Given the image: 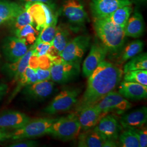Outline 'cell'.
I'll return each mask as SVG.
<instances>
[{
  "label": "cell",
  "instance_id": "2",
  "mask_svg": "<svg viewBox=\"0 0 147 147\" xmlns=\"http://www.w3.org/2000/svg\"><path fill=\"white\" fill-rule=\"evenodd\" d=\"M93 26L97 37L108 53L121 52L126 37L124 28L114 24L109 18L94 19Z\"/></svg>",
  "mask_w": 147,
  "mask_h": 147
},
{
  "label": "cell",
  "instance_id": "15",
  "mask_svg": "<svg viewBox=\"0 0 147 147\" xmlns=\"http://www.w3.org/2000/svg\"><path fill=\"white\" fill-rule=\"evenodd\" d=\"M79 112V122L81 129L84 131L93 129L101 118L106 114L101 112L95 105L85 107Z\"/></svg>",
  "mask_w": 147,
  "mask_h": 147
},
{
  "label": "cell",
  "instance_id": "38",
  "mask_svg": "<svg viewBox=\"0 0 147 147\" xmlns=\"http://www.w3.org/2000/svg\"><path fill=\"white\" fill-rule=\"evenodd\" d=\"M39 66L38 67L42 69H50L53 64L51 59L47 55H42L38 57Z\"/></svg>",
  "mask_w": 147,
  "mask_h": 147
},
{
  "label": "cell",
  "instance_id": "40",
  "mask_svg": "<svg viewBox=\"0 0 147 147\" xmlns=\"http://www.w3.org/2000/svg\"><path fill=\"white\" fill-rule=\"evenodd\" d=\"M39 66V61H38V57L33 55L31 56L29 60V64L28 67H31L32 68L36 69Z\"/></svg>",
  "mask_w": 147,
  "mask_h": 147
},
{
  "label": "cell",
  "instance_id": "6",
  "mask_svg": "<svg viewBox=\"0 0 147 147\" xmlns=\"http://www.w3.org/2000/svg\"><path fill=\"white\" fill-rule=\"evenodd\" d=\"M89 36L80 35L71 39L60 55L67 63H80L90 43Z\"/></svg>",
  "mask_w": 147,
  "mask_h": 147
},
{
  "label": "cell",
  "instance_id": "13",
  "mask_svg": "<svg viewBox=\"0 0 147 147\" xmlns=\"http://www.w3.org/2000/svg\"><path fill=\"white\" fill-rule=\"evenodd\" d=\"M108 53L106 48L100 42H95L91 47L88 55L82 65V75L88 77L101 62L105 60Z\"/></svg>",
  "mask_w": 147,
  "mask_h": 147
},
{
  "label": "cell",
  "instance_id": "19",
  "mask_svg": "<svg viewBox=\"0 0 147 147\" xmlns=\"http://www.w3.org/2000/svg\"><path fill=\"white\" fill-rule=\"evenodd\" d=\"M147 121V108L143 106L122 116L120 123L125 129L142 127Z\"/></svg>",
  "mask_w": 147,
  "mask_h": 147
},
{
  "label": "cell",
  "instance_id": "21",
  "mask_svg": "<svg viewBox=\"0 0 147 147\" xmlns=\"http://www.w3.org/2000/svg\"><path fill=\"white\" fill-rule=\"evenodd\" d=\"M125 36L137 38L142 36L144 31V23L142 14L138 11L130 16L124 27Z\"/></svg>",
  "mask_w": 147,
  "mask_h": 147
},
{
  "label": "cell",
  "instance_id": "34",
  "mask_svg": "<svg viewBox=\"0 0 147 147\" xmlns=\"http://www.w3.org/2000/svg\"><path fill=\"white\" fill-rule=\"evenodd\" d=\"M51 44L50 42H39L33 44L31 46L33 50V55L38 57L47 54V51L51 47Z\"/></svg>",
  "mask_w": 147,
  "mask_h": 147
},
{
  "label": "cell",
  "instance_id": "23",
  "mask_svg": "<svg viewBox=\"0 0 147 147\" xmlns=\"http://www.w3.org/2000/svg\"><path fill=\"white\" fill-rule=\"evenodd\" d=\"M24 8L15 2L0 0V26L6 22L11 21Z\"/></svg>",
  "mask_w": 147,
  "mask_h": 147
},
{
  "label": "cell",
  "instance_id": "9",
  "mask_svg": "<svg viewBox=\"0 0 147 147\" xmlns=\"http://www.w3.org/2000/svg\"><path fill=\"white\" fill-rule=\"evenodd\" d=\"M62 9L64 16L74 26H83L88 21L87 12L80 0H65Z\"/></svg>",
  "mask_w": 147,
  "mask_h": 147
},
{
  "label": "cell",
  "instance_id": "25",
  "mask_svg": "<svg viewBox=\"0 0 147 147\" xmlns=\"http://www.w3.org/2000/svg\"><path fill=\"white\" fill-rule=\"evenodd\" d=\"M37 81L38 79L34 69L28 67L21 77L16 81L18 84L9 96V99L8 101H11L13 100L17 94L24 87L28 85L34 84Z\"/></svg>",
  "mask_w": 147,
  "mask_h": 147
},
{
  "label": "cell",
  "instance_id": "31",
  "mask_svg": "<svg viewBox=\"0 0 147 147\" xmlns=\"http://www.w3.org/2000/svg\"><path fill=\"white\" fill-rule=\"evenodd\" d=\"M126 130L119 135V141L121 147H140L138 138L132 129Z\"/></svg>",
  "mask_w": 147,
  "mask_h": 147
},
{
  "label": "cell",
  "instance_id": "26",
  "mask_svg": "<svg viewBox=\"0 0 147 147\" xmlns=\"http://www.w3.org/2000/svg\"><path fill=\"white\" fill-rule=\"evenodd\" d=\"M70 40V33L68 28L63 24H61L57 26L56 34L51 45L61 54Z\"/></svg>",
  "mask_w": 147,
  "mask_h": 147
},
{
  "label": "cell",
  "instance_id": "14",
  "mask_svg": "<svg viewBox=\"0 0 147 147\" xmlns=\"http://www.w3.org/2000/svg\"><path fill=\"white\" fill-rule=\"evenodd\" d=\"M54 87V82L50 80L37 81L24 87L22 93L31 99L43 100L52 94Z\"/></svg>",
  "mask_w": 147,
  "mask_h": 147
},
{
  "label": "cell",
  "instance_id": "16",
  "mask_svg": "<svg viewBox=\"0 0 147 147\" xmlns=\"http://www.w3.org/2000/svg\"><path fill=\"white\" fill-rule=\"evenodd\" d=\"M31 118L26 114L16 111H9L0 115V128L17 129L24 126Z\"/></svg>",
  "mask_w": 147,
  "mask_h": 147
},
{
  "label": "cell",
  "instance_id": "18",
  "mask_svg": "<svg viewBox=\"0 0 147 147\" xmlns=\"http://www.w3.org/2000/svg\"><path fill=\"white\" fill-rule=\"evenodd\" d=\"M118 92L125 99L142 100L147 98V86L124 81L120 84Z\"/></svg>",
  "mask_w": 147,
  "mask_h": 147
},
{
  "label": "cell",
  "instance_id": "5",
  "mask_svg": "<svg viewBox=\"0 0 147 147\" xmlns=\"http://www.w3.org/2000/svg\"><path fill=\"white\" fill-rule=\"evenodd\" d=\"M24 8L29 13L38 31L50 25L58 16V12H54L55 6L40 2L25 3Z\"/></svg>",
  "mask_w": 147,
  "mask_h": 147
},
{
  "label": "cell",
  "instance_id": "30",
  "mask_svg": "<svg viewBox=\"0 0 147 147\" xmlns=\"http://www.w3.org/2000/svg\"><path fill=\"white\" fill-rule=\"evenodd\" d=\"M38 31L31 24L27 25L15 31L16 37L24 40L27 44H32L35 42Z\"/></svg>",
  "mask_w": 147,
  "mask_h": 147
},
{
  "label": "cell",
  "instance_id": "12",
  "mask_svg": "<svg viewBox=\"0 0 147 147\" xmlns=\"http://www.w3.org/2000/svg\"><path fill=\"white\" fill-rule=\"evenodd\" d=\"M2 50L5 59L9 62H14L26 53L28 48L24 40L16 36H10L4 39Z\"/></svg>",
  "mask_w": 147,
  "mask_h": 147
},
{
  "label": "cell",
  "instance_id": "39",
  "mask_svg": "<svg viewBox=\"0 0 147 147\" xmlns=\"http://www.w3.org/2000/svg\"><path fill=\"white\" fill-rule=\"evenodd\" d=\"M11 132L8 131L7 129L0 128V144L7 140L11 139Z\"/></svg>",
  "mask_w": 147,
  "mask_h": 147
},
{
  "label": "cell",
  "instance_id": "3",
  "mask_svg": "<svg viewBox=\"0 0 147 147\" xmlns=\"http://www.w3.org/2000/svg\"><path fill=\"white\" fill-rule=\"evenodd\" d=\"M81 130L79 118L75 114L57 119L51 126L49 134L64 141L78 136Z\"/></svg>",
  "mask_w": 147,
  "mask_h": 147
},
{
  "label": "cell",
  "instance_id": "1",
  "mask_svg": "<svg viewBox=\"0 0 147 147\" xmlns=\"http://www.w3.org/2000/svg\"><path fill=\"white\" fill-rule=\"evenodd\" d=\"M123 70L113 63L101 62L88 76L87 85L82 98L77 104L80 112L85 107L96 104L119 85Z\"/></svg>",
  "mask_w": 147,
  "mask_h": 147
},
{
  "label": "cell",
  "instance_id": "28",
  "mask_svg": "<svg viewBox=\"0 0 147 147\" xmlns=\"http://www.w3.org/2000/svg\"><path fill=\"white\" fill-rule=\"evenodd\" d=\"M147 53H139L135 57L127 61V62L124 65L123 72L124 73L129 71L136 70H147Z\"/></svg>",
  "mask_w": 147,
  "mask_h": 147
},
{
  "label": "cell",
  "instance_id": "10",
  "mask_svg": "<svg viewBox=\"0 0 147 147\" xmlns=\"http://www.w3.org/2000/svg\"><path fill=\"white\" fill-rule=\"evenodd\" d=\"M131 4L130 0H91L90 8L94 19H105L119 8Z\"/></svg>",
  "mask_w": 147,
  "mask_h": 147
},
{
  "label": "cell",
  "instance_id": "22",
  "mask_svg": "<svg viewBox=\"0 0 147 147\" xmlns=\"http://www.w3.org/2000/svg\"><path fill=\"white\" fill-rule=\"evenodd\" d=\"M78 146L81 147H101L106 138L93 129L79 134Z\"/></svg>",
  "mask_w": 147,
  "mask_h": 147
},
{
  "label": "cell",
  "instance_id": "27",
  "mask_svg": "<svg viewBox=\"0 0 147 147\" xmlns=\"http://www.w3.org/2000/svg\"><path fill=\"white\" fill-rule=\"evenodd\" d=\"M131 5H125L115 11L109 19L116 25L124 28L131 14Z\"/></svg>",
  "mask_w": 147,
  "mask_h": 147
},
{
  "label": "cell",
  "instance_id": "35",
  "mask_svg": "<svg viewBox=\"0 0 147 147\" xmlns=\"http://www.w3.org/2000/svg\"><path fill=\"white\" fill-rule=\"evenodd\" d=\"M135 132L138 140L140 147H146L147 146V127H140L132 129Z\"/></svg>",
  "mask_w": 147,
  "mask_h": 147
},
{
  "label": "cell",
  "instance_id": "41",
  "mask_svg": "<svg viewBox=\"0 0 147 147\" xmlns=\"http://www.w3.org/2000/svg\"><path fill=\"white\" fill-rule=\"evenodd\" d=\"M25 3H33V2H40L47 4L51 6H55L53 0H20Z\"/></svg>",
  "mask_w": 147,
  "mask_h": 147
},
{
  "label": "cell",
  "instance_id": "42",
  "mask_svg": "<svg viewBox=\"0 0 147 147\" xmlns=\"http://www.w3.org/2000/svg\"><path fill=\"white\" fill-rule=\"evenodd\" d=\"M118 146H119V144L116 142V140L111 139H106L102 147H116Z\"/></svg>",
  "mask_w": 147,
  "mask_h": 147
},
{
  "label": "cell",
  "instance_id": "36",
  "mask_svg": "<svg viewBox=\"0 0 147 147\" xmlns=\"http://www.w3.org/2000/svg\"><path fill=\"white\" fill-rule=\"evenodd\" d=\"M37 75L38 81H42L51 80V73L50 69H42L37 68L34 69Z\"/></svg>",
  "mask_w": 147,
  "mask_h": 147
},
{
  "label": "cell",
  "instance_id": "20",
  "mask_svg": "<svg viewBox=\"0 0 147 147\" xmlns=\"http://www.w3.org/2000/svg\"><path fill=\"white\" fill-rule=\"evenodd\" d=\"M32 54L33 50L31 47L26 53L19 60L10 62L4 66V71L14 81H17L28 67L29 60Z\"/></svg>",
  "mask_w": 147,
  "mask_h": 147
},
{
  "label": "cell",
  "instance_id": "37",
  "mask_svg": "<svg viewBox=\"0 0 147 147\" xmlns=\"http://www.w3.org/2000/svg\"><path fill=\"white\" fill-rule=\"evenodd\" d=\"M38 146L37 141L24 139L18 140V142L11 144L9 146L10 147H34Z\"/></svg>",
  "mask_w": 147,
  "mask_h": 147
},
{
  "label": "cell",
  "instance_id": "11",
  "mask_svg": "<svg viewBox=\"0 0 147 147\" xmlns=\"http://www.w3.org/2000/svg\"><path fill=\"white\" fill-rule=\"evenodd\" d=\"M80 70V63L63 62L53 64L50 69L51 80L61 84L68 82L78 76Z\"/></svg>",
  "mask_w": 147,
  "mask_h": 147
},
{
  "label": "cell",
  "instance_id": "32",
  "mask_svg": "<svg viewBox=\"0 0 147 147\" xmlns=\"http://www.w3.org/2000/svg\"><path fill=\"white\" fill-rule=\"evenodd\" d=\"M10 21L11 22L14 31L19 30L28 24L34 25L31 16L25 8Z\"/></svg>",
  "mask_w": 147,
  "mask_h": 147
},
{
  "label": "cell",
  "instance_id": "43",
  "mask_svg": "<svg viewBox=\"0 0 147 147\" xmlns=\"http://www.w3.org/2000/svg\"><path fill=\"white\" fill-rule=\"evenodd\" d=\"M8 86L7 84L0 82V100L5 95L7 91Z\"/></svg>",
  "mask_w": 147,
  "mask_h": 147
},
{
  "label": "cell",
  "instance_id": "8",
  "mask_svg": "<svg viewBox=\"0 0 147 147\" xmlns=\"http://www.w3.org/2000/svg\"><path fill=\"white\" fill-rule=\"evenodd\" d=\"M95 105L103 113L116 112L123 113L131 107V104L119 93L112 91Z\"/></svg>",
  "mask_w": 147,
  "mask_h": 147
},
{
  "label": "cell",
  "instance_id": "4",
  "mask_svg": "<svg viewBox=\"0 0 147 147\" xmlns=\"http://www.w3.org/2000/svg\"><path fill=\"white\" fill-rule=\"evenodd\" d=\"M57 119L38 118L30 120L26 124L11 132V139L18 141L41 137L49 134L50 127Z\"/></svg>",
  "mask_w": 147,
  "mask_h": 147
},
{
  "label": "cell",
  "instance_id": "17",
  "mask_svg": "<svg viewBox=\"0 0 147 147\" xmlns=\"http://www.w3.org/2000/svg\"><path fill=\"white\" fill-rule=\"evenodd\" d=\"M93 129L102 134L106 139L116 140L118 138L120 127L114 116L107 115L102 117Z\"/></svg>",
  "mask_w": 147,
  "mask_h": 147
},
{
  "label": "cell",
  "instance_id": "7",
  "mask_svg": "<svg viewBox=\"0 0 147 147\" xmlns=\"http://www.w3.org/2000/svg\"><path fill=\"white\" fill-rule=\"evenodd\" d=\"M80 92L78 88L64 89L54 98L44 111L50 115L68 111L78 102Z\"/></svg>",
  "mask_w": 147,
  "mask_h": 147
},
{
  "label": "cell",
  "instance_id": "33",
  "mask_svg": "<svg viewBox=\"0 0 147 147\" xmlns=\"http://www.w3.org/2000/svg\"><path fill=\"white\" fill-rule=\"evenodd\" d=\"M124 74V81L147 86V70H136L127 71Z\"/></svg>",
  "mask_w": 147,
  "mask_h": 147
},
{
  "label": "cell",
  "instance_id": "44",
  "mask_svg": "<svg viewBox=\"0 0 147 147\" xmlns=\"http://www.w3.org/2000/svg\"><path fill=\"white\" fill-rule=\"evenodd\" d=\"M133 1H134L135 2H144L146 0H133Z\"/></svg>",
  "mask_w": 147,
  "mask_h": 147
},
{
  "label": "cell",
  "instance_id": "29",
  "mask_svg": "<svg viewBox=\"0 0 147 147\" xmlns=\"http://www.w3.org/2000/svg\"><path fill=\"white\" fill-rule=\"evenodd\" d=\"M58 16H56L50 25L42 28L33 44H38L39 42H50L52 44L56 32Z\"/></svg>",
  "mask_w": 147,
  "mask_h": 147
},
{
  "label": "cell",
  "instance_id": "24",
  "mask_svg": "<svg viewBox=\"0 0 147 147\" xmlns=\"http://www.w3.org/2000/svg\"><path fill=\"white\" fill-rule=\"evenodd\" d=\"M144 44L140 40L132 41L126 45L121 51V55L118 58L117 63L123 64L141 53L143 49ZM120 52V53H121Z\"/></svg>",
  "mask_w": 147,
  "mask_h": 147
}]
</instances>
